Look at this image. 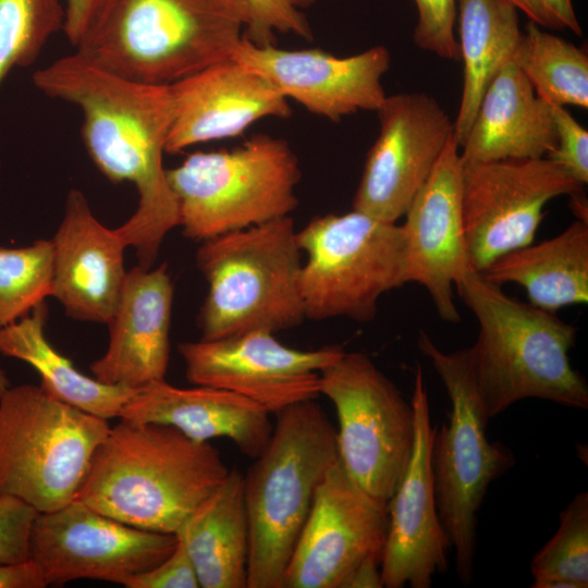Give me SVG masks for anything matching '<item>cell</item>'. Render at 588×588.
I'll use <instances>...</instances> for the list:
<instances>
[{"label":"cell","instance_id":"obj_24","mask_svg":"<svg viewBox=\"0 0 588 588\" xmlns=\"http://www.w3.org/2000/svg\"><path fill=\"white\" fill-rule=\"evenodd\" d=\"M555 142L550 103L510 62L485 91L460 152L468 162L537 159L547 157Z\"/></svg>","mask_w":588,"mask_h":588},{"label":"cell","instance_id":"obj_27","mask_svg":"<svg viewBox=\"0 0 588 588\" xmlns=\"http://www.w3.org/2000/svg\"><path fill=\"white\" fill-rule=\"evenodd\" d=\"M517 10L504 0H460L457 7L463 87L454 139L464 143L488 86L513 62L523 32Z\"/></svg>","mask_w":588,"mask_h":588},{"label":"cell","instance_id":"obj_2","mask_svg":"<svg viewBox=\"0 0 588 588\" xmlns=\"http://www.w3.org/2000/svg\"><path fill=\"white\" fill-rule=\"evenodd\" d=\"M229 470L208 441L120 418L95 450L75 499L130 526L176 534Z\"/></svg>","mask_w":588,"mask_h":588},{"label":"cell","instance_id":"obj_17","mask_svg":"<svg viewBox=\"0 0 588 588\" xmlns=\"http://www.w3.org/2000/svg\"><path fill=\"white\" fill-rule=\"evenodd\" d=\"M232 59L268 81L286 99L339 122L357 111H377L387 97L382 77L391 56L383 46L350 57L321 49L285 50L244 36Z\"/></svg>","mask_w":588,"mask_h":588},{"label":"cell","instance_id":"obj_37","mask_svg":"<svg viewBox=\"0 0 588 588\" xmlns=\"http://www.w3.org/2000/svg\"><path fill=\"white\" fill-rule=\"evenodd\" d=\"M126 588H200L194 564L181 540L174 550L152 568L133 576Z\"/></svg>","mask_w":588,"mask_h":588},{"label":"cell","instance_id":"obj_18","mask_svg":"<svg viewBox=\"0 0 588 588\" xmlns=\"http://www.w3.org/2000/svg\"><path fill=\"white\" fill-rule=\"evenodd\" d=\"M412 404L415 440L407 470L388 503L389 525L380 565L385 588H429L432 576L448 568L449 538L441 524L433 492L430 451L437 428L422 369L416 366Z\"/></svg>","mask_w":588,"mask_h":588},{"label":"cell","instance_id":"obj_40","mask_svg":"<svg viewBox=\"0 0 588 588\" xmlns=\"http://www.w3.org/2000/svg\"><path fill=\"white\" fill-rule=\"evenodd\" d=\"M48 583L32 559L13 564L0 563V588H44Z\"/></svg>","mask_w":588,"mask_h":588},{"label":"cell","instance_id":"obj_15","mask_svg":"<svg viewBox=\"0 0 588 588\" xmlns=\"http://www.w3.org/2000/svg\"><path fill=\"white\" fill-rule=\"evenodd\" d=\"M376 112L379 134L368 151L353 209L396 223L454 137V121L433 97L420 91L387 96Z\"/></svg>","mask_w":588,"mask_h":588},{"label":"cell","instance_id":"obj_14","mask_svg":"<svg viewBox=\"0 0 588 588\" xmlns=\"http://www.w3.org/2000/svg\"><path fill=\"white\" fill-rule=\"evenodd\" d=\"M177 351L192 383L233 392L269 414L316 400L320 395V372L344 354L339 345L290 347L274 333L261 330L184 342Z\"/></svg>","mask_w":588,"mask_h":588},{"label":"cell","instance_id":"obj_19","mask_svg":"<svg viewBox=\"0 0 588 588\" xmlns=\"http://www.w3.org/2000/svg\"><path fill=\"white\" fill-rule=\"evenodd\" d=\"M462 170L463 159L453 137L412 200L402 224L405 284L424 286L446 322L461 320L453 287L470 268L463 222Z\"/></svg>","mask_w":588,"mask_h":588},{"label":"cell","instance_id":"obj_25","mask_svg":"<svg viewBox=\"0 0 588 588\" xmlns=\"http://www.w3.org/2000/svg\"><path fill=\"white\" fill-rule=\"evenodd\" d=\"M175 535L194 564L200 588H247L249 527L243 474L230 469Z\"/></svg>","mask_w":588,"mask_h":588},{"label":"cell","instance_id":"obj_22","mask_svg":"<svg viewBox=\"0 0 588 588\" xmlns=\"http://www.w3.org/2000/svg\"><path fill=\"white\" fill-rule=\"evenodd\" d=\"M173 284L167 265L126 272L117 308L107 322L109 344L90 364L100 382L137 390L164 379L170 357Z\"/></svg>","mask_w":588,"mask_h":588},{"label":"cell","instance_id":"obj_16","mask_svg":"<svg viewBox=\"0 0 588 588\" xmlns=\"http://www.w3.org/2000/svg\"><path fill=\"white\" fill-rule=\"evenodd\" d=\"M388 525V503L362 490L339 460L317 489L283 588H344L363 562L382 561Z\"/></svg>","mask_w":588,"mask_h":588},{"label":"cell","instance_id":"obj_31","mask_svg":"<svg viewBox=\"0 0 588 588\" xmlns=\"http://www.w3.org/2000/svg\"><path fill=\"white\" fill-rule=\"evenodd\" d=\"M64 15V0H0V84L12 69L37 59L63 30Z\"/></svg>","mask_w":588,"mask_h":588},{"label":"cell","instance_id":"obj_30","mask_svg":"<svg viewBox=\"0 0 588 588\" xmlns=\"http://www.w3.org/2000/svg\"><path fill=\"white\" fill-rule=\"evenodd\" d=\"M532 588L588 587V493H577L560 514L553 537L530 563Z\"/></svg>","mask_w":588,"mask_h":588},{"label":"cell","instance_id":"obj_13","mask_svg":"<svg viewBox=\"0 0 588 588\" xmlns=\"http://www.w3.org/2000/svg\"><path fill=\"white\" fill-rule=\"evenodd\" d=\"M175 534L150 531L107 516L73 500L38 513L30 532L29 559L49 585L97 579L125 586L176 547Z\"/></svg>","mask_w":588,"mask_h":588},{"label":"cell","instance_id":"obj_34","mask_svg":"<svg viewBox=\"0 0 588 588\" xmlns=\"http://www.w3.org/2000/svg\"><path fill=\"white\" fill-rule=\"evenodd\" d=\"M417 10L415 45L441 59L460 61L454 35L460 0H413Z\"/></svg>","mask_w":588,"mask_h":588},{"label":"cell","instance_id":"obj_35","mask_svg":"<svg viewBox=\"0 0 588 588\" xmlns=\"http://www.w3.org/2000/svg\"><path fill=\"white\" fill-rule=\"evenodd\" d=\"M555 147L547 158L583 185L588 182V132L563 106L550 103Z\"/></svg>","mask_w":588,"mask_h":588},{"label":"cell","instance_id":"obj_41","mask_svg":"<svg viewBox=\"0 0 588 588\" xmlns=\"http://www.w3.org/2000/svg\"><path fill=\"white\" fill-rule=\"evenodd\" d=\"M381 562L369 559L363 562L348 577L344 588H382Z\"/></svg>","mask_w":588,"mask_h":588},{"label":"cell","instance_id":"obj_8","mask_svg":"<svg viewBox=\"0 0 588 588\" xmlns=\"http://www.w3.org/2000/svg\"><path fill=\"white\" fill-rule=\"evenodd\" d=\"M166 175L183 234L203 242L291 216L302 172L285 139L257 134L230 150L194 152Z\"/></svg>","mask_w":588,"mask_h":588},{"label":"cell","instance_id":"obj_20","mask_svg":"<svg viewBox=\"0 0 588 588\" xmlns=\"http://www.w3.org/2000/svg\"><path fill=\"white\" fill-rule=\"evenodd\" d=\"M170 86L172 122L166 152L243 134L264 118L286 119L289 99L268 81L232 58Z\"/></svg>","mask_w":588,"mask_h":588},{"label":"cell","instance_id":"obj_21","mask_svg":"<svg viewBox=\"0 0 588 588\" xmlns=\"http://www.w3.org/2000/svg\"><path fill=\"white\" fill-rule=\"evenodd\" d=\"M52 292L76 320L107 323L119 303L126 272L127 247L115 229L94 216L84 194L71 189L63 219L51 240Z\"/></svg>","mask_w":588,"mask_h":588},{"label":"cell","instance_id":"obj_4","mask_svg":"<svg viewBox=\"0 0 588 588\" xmlns=\"http://www.w3.org/2000/svg\"><path fill=\"white\" fill-rule=\"evenodd\" d=\"M454 287L479 326L470 348L490 419L528 397L588 408L587 382L568 356L576 342L574 326L506 295L471 267Z\"/></svg>","mask_w":588,"mask_h":588},{"label":"cell","instance_id":"obj_32","mask_svg":"<svg viewBox=\"0 0 588 588\" xmlns=\"http://www.w3.org/2000/svg\"><path fill=\"white\" fill-rule=\"evenodd\" d=\"M52 242L0 248V328L30 313L52 292Z\"/></svg>","mask_w":588,"mask_h":588},{"label":"cell","instance_id":"obj_26","mask_svg":"<svg viewBox=\"0 0 588 588\" xmlns=\"http://www.w3.org/2000/svg\"><path fill=\"white\" fill-rule=\"evenodd\" d=\"M501 286L516 283L531 305L548 311L588 302V222L574 221L559 235L514 249L479 272Z\"/></svg>","mask_w":588,"mask_h":588},{"label":"cell","instance_id":"obj_29","mask_svg":"<svg viewBox=\"0 0 588 588\" xmlns=\"http://www.w3.org/2000/svg\"><path fill=\"white\" fill-rule=\"evenodd\" d=\"M513 62L548 103L588 108V56L571 41L529 21Z\"/></svg>","mask_w":588,"mask_h":588},{"label":"cell","instance_id":"obj_28","mask_svg":"<svg viewBox=\"0 0 588 588\" xmlns=\"http://www.w3.org/2000/svg\"><path fill=\"white\" fill-rule=\"evenodd\" d=\"M45 302L0 328V353L21 359L41 377V387L56 399L103 419L120 417L136 390L100 382L78 371L45 335Z\"/></svg>","mask_w":588,"mask_h":588},{"label":"cell","instance_id":"obj_9","mask_svg":"<svg viewBox=\"0 0 588 588\" xmlns=\"http://www.w3.org/2000/svg\"><path fill=\"white\" fill-rule=\"evenodd\" d=\"M109 428L107 419L41 385L7 388L0 393V497L20 499L38 513L69 504Z\"/></svg>","mask_w":588,"mask_h":588},{"label":"cell","instance_id":"obj_10","mask_svg":"<svg viewBox=\"0 0 588 588\" xmlns=\"http://www.w3.org/2000/svg\"><path fill=\"white\" fill-rule=\"evenodd\" d=\"M306 254L301 294L306 319L371 321L378 301L405 284L402 225L353 209L317 216L297 231Z\"/></svg>","mask_w":588,"mask_h":588},{"label":"cell","instance_id":"obj_33","mask_svg":"<svg viewBox=\"0 0 588 588\" xmlns=\"http://www.w3.org/2000/svg\"><path fill=\"white\" fill-rule=\"evenodd\" d=\"M252 13L244 37L256 45L273 44L274 33L313 39L311 26L304 14L315 0H244Z\"/></svg>","mask_w":588,"mask_h":588},{"label":"cell","instance_id":"obj_39","mask_svg":"<svg viewBox=\"0 0 588 588\" xmlns=\"http://www.w3.org/2000/svg\"><path fill=\"white\" fill-rule=\"evenodd\" d=\"M106 0H64L63 32L75 47Z\"/></svg>","mask_w":588,"mask_h":588},{"label":"cell","instance_id":"obj_6","mask_svg":"<svg viewBox=\"0 0 588 588\" xmlns=\"http://www.w3.org/2000/svg\"><path fill=\"white\" fill-rule=\"evenodd\" d=\"M302 265L291 216L203 241L196 266L208 291L197 317L200 339L299 326Z\"/></svg>","mask_w":588,"mask_h":588},{"label":"cell","instance_id":"obj_23","mask_svg":"<svg viewBox=\"0 0 588 588\" xmlns=\"http://www.w3.org/2000/svg\"><path fill=\"white\" fill-rule=\"evenodd\" d=\"M119 418L169 425L196 441L226 438L250 458L273 429L270 414L246 397L206 385L177 388L164 379L137 389Z\"/></svg>","mask_w":588,"mask_h":588},{"label":"cell","instance_id":"obj_12","mask_svg":"<svg viewBox=\"0 0 588 588\" xmlns=\"http://www.w3.org/2000/svg\"><path fill=\"white\" fill-rule=\"evenodd\" d=\"M583 189L547 157L463 160L462 209L470 267L481 272L499 257L534 243L546 205Z\"/></svg>","mask_w":588,"mask_h":588},{"label":"cell","instance_id":"obj_43","mask_svg":"<svg viewBox=\"0 0 588 588\" xmlns=\"http://www.w3.org/2000/svg\"><path fill=\"white\" fill-rule=\"evenodd\" d=\"M10 387L9 379L5 376V372L0 367V393Z\"/></svg>","mask_w":588,"mask_h":588},{"label":"cell","instance_id":"obj_1","mask_svg":"<svg viewBox=\"0 0 588 588\" xmlns=\"http://www.w3.org/2000/svg\"><path fill=\"white\" fill-rule=\"evenodd\" d=\"M45 95L82 112V139L98 170L111 182H131L138 207L117 232L135 248L138 265L152 267L166 235L179 225L163 154L172 122L169 85L136 82L107 71L78 52L35 71Z\"/></svg>","mask_w":588,"mask_h":588},{"label":"cell","instance_id":"obj_11","mask_svg":"<svg viewBox=\"0 0 588 588\" xmlns=\"http://www.w3.org/2000/svg\"><path fill=\"white\" fill-rule=\"evenodd\" d=\"M320 394L334 405L339 460L370 497L389 503L411 461L415 411L364 353H346L320 372Z\"/></svg>","mask_w":588,"mask_h":588},{"label":"cell","instance_id":"obj_7","mask_svg":"<svg viewBox=\"0 0 588 588\" xmlns=\"http://www.w3.org/2000/svg\"><path fill=\"white\" fill-rule=\"evenodd\" d=\"M420 352L430 359L449 399V421L436 429L430 467L438 514L455 552V571L462 584L474 575L477 513L492 481L515 464L511 450L490 442L489 417L477 382L471 348L441 351L420 331Z\"/></svg>","mask_w":588,"mask_h":588},{"label":"cell","instance_id":"obj_38","mask_svg":"<svg viewBox=\"0 0 588 588\" xmlns=\"http://www.w3.org/2000/svg\"><path fill=\"white\" fill-rule=\"evenodd\" d=\"M546 29L569 30L581 35L573 0H504Z\"/></svg>","mask_w":588,"mask_h":588},{"label":"cell","instance_id":"obj_3","mask_svg":"<svg viewBox=\"0 0 588 588\" xmlns=\"http://www.w3.org/2000/svg\"><path fill=\"white\" fill-rule=\"evenodd\" d=\"M250 21L244 0H106L75 49L114 74L171 85L231 59Z\"/></svg>","mask_w":588,"mask_h":588},{"label":"cell","instance_id":"obj_5","mask_svg":"<svg viewBox=\"0 0 588 588\" xmlns=\"http://www.w3.org/2000/svg\"><path fill=\"white\" fill-rule=\"evenodd\" d=\"M275 415L267 445L243 475L249 527L247 588H283L317 489L339 461L336 430L315 400Z\"/></svg>","mask_w":588,"mask_h":588},{"label":"cell","instance_id":"obj_36","mask_svg":"<svg viewBox=\"0 0 588 588\" xmlns=\"http://www.w3.org/2000/svg\"><path fill=\"white\" fill-rule=\"evenodd\" d=\"M38 512L14 497H0V563L29 560V540Z\"/></svg>","mask_w":588,"mask_h":588},{"label":"cell","instance_id":"obj_42","mask_svg":"<svg viewBox=\"0 0 588 588\" xmlns=\"http://www.w3.org/2000/svg\"><path fill=\"white\" fill-rule=\"evenodd\" d=\"M583 192H578L571 196V207L574 213L578 217L577 220L587 222V203L586 198L583 197Z\"/></svg>","mask_w":588,"mask_h":588}]
</instances>
